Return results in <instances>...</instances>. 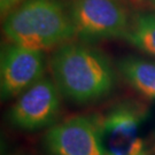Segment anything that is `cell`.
<instances>
[{"label":"cell","instance_id":"obj_11","mask_svg":"<svg viewBox=\"0 0 155 155\" xmlns=\"http://www.w3.org/2000/svg\"><path fill=\"white\" fill-rule=\"evenodd\" d=\"M138 1L145 7H148L150 9H155V0H138Z\"/></svg>","mask_w":155,"mask_h":155},{"label":"cell","instance_id":"obj_2","mask_svg":"<svg viewBox=\"0 0 155 155\" xmlns=\"http://www.w3.org/2000/svg\"><path fill=\"white\" fill-rule=\"evenodd\" d=\"M2 23L8 43L43 52L59 48L76 37L67 0H25Z\"/></svg>","mask_w":155,"mask_h":155},{"label":"cell","instance_id":"obj_4","mask_svg":"<svg viewBox=\"0 0 155 155\" xmlns=\"http://www.w3.org/2000/svg\"><path fill=\"white\" fill-rule=\"evenodd\" d=\"M76 37L84 43L124 39L131 17L121 0H70Z\"/></svg>","mask_w":155,"mask_h":155},{"label":"cell","instance_id":"obj_5","mask_svg":"<svg viewBox=\"0 0 155 155\" xmlns=\"http://www.w3.org/2000/svg\"><path fill=\"white\" fill-rule=\"evenodd\" d=\"M61 97L53 78L45 76L17 97L8 111V120L13 127L23 131L53 127L61 111Z\"/></svg>","mask_w":155,"mask_h":155},{"label":"cell","instance_id":"obj_3","mask_svg":"<svg viewBox=\"0 0 155 155\" xmlns=\"http://www.w3.org/2000/svg\"><path fill=\"white\" fill-rule=\"evenodd\" d=\"M146 113L140 104L123 101L95 116L105 155H150L141 134Z\"/></svg>","mask_w":155,"mask_h":155},{"label":"cell","instance_id":"obj_10","mask_svg":"<svg viewBox=\"0 0 155 155\" xmlns=\"http://www.w3.org/2000/svg\"><path fill=\"white\" fill-rule=\"evenodd\" d=\"M25 0H0V14L1 20H4L12 11L23 4Z\"/></svg>","mask_w":155,"mask_h":155},{"label":"cell","instance_id":"obj_1","mask_svg":"<svg viewBox=\"0 0 155 155\" xmlns=\"http://www.w3.org/2000/svg\"><path fill=\"white\" fill-rule=\"evenodd\" d=\"M50 68L62 97L76 105L101 101L116 87L117 68L104 52L84 41H69L56 48Z\"/></svg>","mask_w":155,"mask_h":155},{"label":"cell","instance_id":"obj_9","mask_svg":"<svg viewBox=\"0 0 155 155\" xmlns=\"http://www.w3.org/2000/svg\"><path fill=\"white\" fill-rule=\"evenodd\" d=\"M124 40L145 54L155 58V12H140L131 17Z\"/></svg>","mask_w":155,"mask_h":155},{"label":"cell","instance_id":"obj_8","mask_svg":"<svg viewBox=\"0 0 155 155\" xmlns=\"http://www.w3.org/2000/svg\"><path fill=\"white\" fill-rule=\"evenodd\" d=\"M118 74L145 99L155 100V61L137 55L122 56L116 62Z\"/></svg>","mask_w":155,"mask_h":155},{"label":"cell","instance_id":"obj_7","mask_svg":"<svg viewBox=\"0 0 155 155\" xmlns=\"http://www.w3.org/2000/svg\"><path fill=\"white\" fill-rule=\"evenodd\" d=\"M44 147L48 155H105L95 116H72L48 127Z\"/></svg>","mask_w":155,"mask_h":155},{"label":"cell","instance_id":"obj_6","mask_svg":"<svg viewBox=\"0 0 155 155\" xmlns=\"http://www.w3.org/2000/svg\"><path fill=\"white\" fill-rule=\"evenodd\" d=\"M45 52L7 43L2 46L0 59L1 99L20 97L45 77Z\"/></svg>","mask_w":155,"mask_h":155}]
</instances>
